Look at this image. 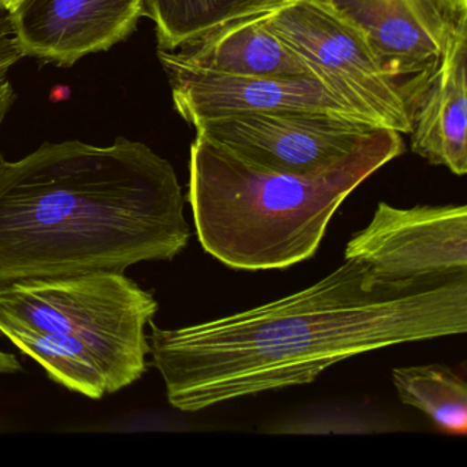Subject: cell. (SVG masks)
Instances as JSON below:
<instances>
[{"instance_id": "cell-1", "label": "cell", "mask_w": 467, "mask_h": 467, "mask_svg": "<svg viewBox=\"0 0 467 467\" xmlns=\"http://www.w3.org/2000/svg\"><path fill=\"white\" fill-rule=\"evenodd\" d=\"M152 362L184 412L310 384L365 352L467 332V273L385 283L346 259L308 288L177 329L150 322Z\"/></svg>"}, {"instance_id": "cell-2", "label": "cell", "mask_w": 467, "mask_h": 467, "mask_svg": "<svg viewBox=\"0 0 467 467\" xmlns=\"http://www.w3.org/2000/svg\"><path fill=\"white\" fill-rule=\"evenodd\" d=\"M169 161L117 138L45 143L0 163V285L171 261L191 231Z\"/></svg>"}, {"instance_id": "cell-3", "label": "cell", "mask_w": 467, "mask_h": 467, "mask_svg": "<svg viewBox=\"0 0 467 467\" xmlns=\"http://www.w3.org/2000/svg\"><path fill=\"white\" fill-rule=\"evenodd\" d=\"M404 152L401 133L379 128L351 154L313 173L253 168L196 136L188 202L207 254L236 270H278L313 258L338 207Z\"/></svg>"}, {"instance_id": "cell-4", "label": "cell", "mask_w": 467, "mask_h": 467, "mask_svg": "<svg viewBox=\"0 0 467 467\" xmlns=\"http://www.w3.org/2000/svg\"><path fill=\"white\" fill-rule=\"evenodd\" d=\"M157 299L125 272L31 278L0 285V324L18 325L91 352L113 393L147 371L146 327Z\"/></svg>"}, {"instance_id": "cell-5", "label": "cell", "mask_w": 467, "mask_h": 467, "mask_svg": "<svg viewBox=\"0 0 467 467\" xmlns=\"http://www.w3.org/2000/svg\"><path fill=\"white\" fill-rule=\"evenodd\" d=\"M264 23L368 124L411 132L412 111L400 86L343 21L311 0H284L265 12Z\"/></svg>"}, {"instance_id": "cell-6", "label": "cell", "mask_w": 467, "mask_h": 467, "mask_svg": "<svg viewBox=\"0 0 467 467\" xmlns=\"http://www.w3.org/2000/svg\"><path fill=\"white\" fill-rule=\"evenodd\" d=\"M195 130L253 168L303 174L329 168L379 128L329 113L275 111L207 119Z\"/></svg>"}, {"instance_id": "cell-7", "label": "cell", "mask_w": 467, "mask_h": 467, "mask_svg": "<svg viewBox=\"0 0 467 467\" xmlns=\"http://www.w3.org/2000/svg\"><path fill=\"white\" fill-rule=\"evenodd\" d=\"M348 26L400 86L412 116L467 16L442 0H311Z\"/></svg>"}, {"instance_id": "cell-8", "label": "cell", "mask_w": 467, "mask_h": 467, "mask_svg": "<svg viewBox=\"0 0 467 467\" xmlns=\"http://www.w3.org/2000/svg\"><path fill=\"white\" fill-rule=\"evenodd\" d=\"M346 259H359L385 283H415L467 273V207L396 209L381 202L352 234Z\"/></svg>"}, {"instance_id": "cell-9", "label": "cell", "mask_w": 467, "mask_h": 467, "mask_svg": "<svg viewBox=\"0 0 467 467\" xmlns=\"http://www.w3.org/2000/svg\"><path fill=\"white\" fill-rule=\"evenodd\" d=\"M158 57L168 75L177 113L193 127L207 119L275 111H317L368 124L316 78L228 75L192 67L173 51L158 50Z\"/></svg>"}, {"instance_id": "cell-10", "label": "cell", "mask_w": 467, "mask_h": 467, "mask_svg": "<svg viewBox=\"0 0 467 467\" xmlns=\"http://www.w3.org/2000/svg\"><path fill=\"white\" fill-rule=\"evenodd\" d=\"M143 16V0H24L9 13L24 57L67 67L127 39Z\"/></svg>"}, {"instance_id": "cell-11", "label": "cell", "mask_w": 467, "mask_h": 467, "mask_svg": "<svg viewBox=\"0 0 467 467\" xmlns=\"http://www.w3.org/2000/svg\"><path fill=\"white\" fill-rule=\"evenodd\" d=\"M467 21L448 40L412 116L411 150L456 176L467 173Z\"/></svg>"}, {"instance_id": "cell-12", "label": "cell", "mask_w": 467, "mask_h": 467, "mask_svg": "<svg viewBox=\"0 0 467 467\" xmlns=\"http://www.w3.org/2000/svg\"><path fill=\"white\" fill-rule=\"evenodd\" d=\"M265 12L231 21L173 53L192 67L228 75L316 78L305 62L265 26Z\"/></svg>"}, {"instance_id": "cell-13", "label": "cell", "mask_w": 467, "mask_h": 467, "mask_svg": "<svg viewBox=\"0 0 467 467\" xmlns=\"http://www.w3.org/2000/svg\"><path fill=\"white\" fill-rule=\"evenodd\" d=\"M284 0H143L155 24L158 50L174 51L237 18L277 6Z\"/></svg>"}, {"instance_id": "cell-14", "label": "cell", "mask_w": 467, "mask_h": 467, "mask_svg": "<svg viewBox=\"0 0 467 467\" xmlns=\"http://www.w3.org/2000/svg\"><path fill=\"white\" fill-rule=\"evenodd\" d=\"M392 381L401 403L428 415L440 429L464 436L467 431V384L448 366L396 368Z\"/></svg>"}, {"instance_id": "cell-15", "label": "cell", "mask_w": 467, "mask_h": 467, "mask_svg": "<svg viewBox=\"0 0 467 467\" xmlns=\"http://www.w3.org/2000/svg\"><path fill=\"white\" fill-rule=\"evenodd\" d=\"M0 333L23 354L36 360L53 381L72 392L94 400L113 393L97 358L87 349L64 346L45 333L18 325L0 324Z\"/></svg>"}, {"instance_id": "cell-16", "label": "cell", "mask_w": 467, "mask_h": 467, "mask_svg": "<svg viewBox=\"0 0 467 467\" xmlns=\"http://www.w3.org/2000/svg\"><path fill=\"white\" fill-rule=\"evenodd\" d=\"M23 57L24 54L21 53L20 47L16 42L9 13L0 9V132H2L5 119L16 100V92L7 75ZM4 160V155L0 151V163Z\"/></svg>"}, {"instance_id": "cell-17", "label": "cell", "mask_w": 467, "mask_h": 467, "mask_svg": "<svg viewBox=\"0 0 467 467\" xmlns=\"http://www.w3.org/2000/svg\"><path fill=\"white\" fill-rule=\"evenodd\" d=\"M23 370L16 355L0 349V374H13Z\"/></svg>"}, {"instance_id": "cell-18", "label": "cell", "mask_w": 467, "mask_h": 467, "mask_svg": "<svg viewBox=\"0 0 467 467\" xmlns=\"http://www.w3.org/2000/svg\"><path fill=\"white\" fill-rule=\"evenodd\" d=\"M455 15L467 16V0H442Z\"/></svg>"}, {"instance_id": "cell-19", "label": "cell", "mask_w": 467, "mask_h": 467, "mask_svg": "<svg viewBox=\"0 0 467 467\" xmlns=\"http://www.w3.org/2000/svg\"><path fill=\"white\" fill-rule=\"evenodd\" d=\"M24 0H0V9H4L5 12L12 13L13 10L17 9Z\"/></svg>"}]
</instances>
